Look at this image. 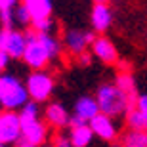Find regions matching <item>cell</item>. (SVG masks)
<instances>
[{
	"instance_id": "6da1fadb",
	"label": "cell",
	"mask_w": 147,
	"mask_h": 147,
	"mask_svg": "<svg viewBox=\"0 0 147 147\" xmlns=\"http://www.w3.org/2000/svg\"><path fill=\"white\" fill-rule=\"evenodd\" d=\"M94 98H96V101L99 105V113L109 115L113 119L124 117L128 113V109L134 107V101L115 82H103V84H99L96 94H94Z\"/></svg>"
},
{
	"instance_id": "7a4b0ae2",
	"label": "cell",
	"mask_w": 147,
	"mask_h": 147,
	"mask_svg": "<svg viewBox=\"0 0 147 147\" xmlns=\"http://www.w3.org/2000/svg\"><path fill=\"white\" fill-rule=\"evenodd\" d=\"M27 86L17 78L13 73H2L0 75V107L2 111H19L29 101Z\"/></svg>"
},
{
	"instance_id": "3957f363",
	"label": "cell",
	"mask_w": 147,
	"mask_h": 147,
	"mask_svg": "<svg viewBox=\"0 0 147 147\" xmlns=\"http://www.w3.org/2000/svg\"><path fill=\"white\" fill-rule=\"evenodd\" d=\"M25 86H27L29 98L33 99V101H36V103H48L54 90H55V78L46 69H42V71H31L29 76L25 78Z\"/></svg>"
},
{
	"instance_id": "277c9868",
	"label": "cell",
	"mask_w": 147,
	"mask_h": 147,
	"mask_svg": "<svg viewBox=\"0 0 147 147\" xmlns=\"http://www.w3.org/2000/svg\"><path fill=\"white\" fill-rule=\"evenodd\" d=\"M27 44H29L27 31L17 27L13 29L0 27V50H4L11 59H23Z\"/></svg>"
},
{
	"instance_id": "5b68a950",
	"label": "cell",
	"mask_w": 147,
	"mask_h": 147,
	"mask_svg": "<svg viewBox=\"0 0 147 147\" xmlns=\"http://www.w3.org/2000/svg\"><path fill=\"white\" fill-rule=\"evenodd\" d=\"M27 31V38H29V44H27V50L23 54V63L31 69V71H42L48 67L50 59L48 52L44 50V46L40 44L38 40V34L34 33L33 29H25Z\"/></svg>"
},
{
	"instance_id": "8992f818",
	"label": "cell",
	"mask_w": 147,
	"mask_h": 147,
	"mask_svg": "<svg viewBox=\"0 0 147 147\" xmlns=\"http://www.w3.org/2000/svg\"><path fill=\"white\" fill-rule=\"evenodd\" d=\"M98 34L86 29H65L63 33V48L69 55L78 57L84 52H90V46Z\"/></svg>"
},
{
	"instance_id": "52a82bcc",
	"label": "cell",
	"mask_w": 147,
	"mask_h": 147,
	"mask_svg": "<svg viewBox=\"0 0 147 147\" xmlns=\"http://www.w3.org/2000/svg\"><path fill=\"white\" fill-rule=\"evenodd\" d=\"M23 138L21 117L16 111H2L0 113V140L2 145H16Z\"/></svg>"
},
{
	"instance_id": "ba28073f",
	"label": "cell",
	"mask_w": 147,
	"mask_h": 147,
	"mask_svg": "<svg viewBox=\"0 0 147 147\" xmlns=\"http://www.w3.org/2000/svg\"><path fill=\"white\" fill-rule=\"evenodd\" d=\"M44 122L50 126V128H54L55 132H61L69 128V120H71V113L67 109L63 103L59 101H48V105L44 107Z\"/></svg>"
},
{
	"instance_id": "9c48e42d",
	"label": "cell",
	"mask_w": 147,
	"mask_h": 147,
	"mask_svg": "<svg viewBox=\"0 0 147 147\" xmlns=\"http://www.w3.org/2000/svg\"><path fill=\"white\" fill-rule=\"evenodd\" d=\"M90 52H92L94 57H98L103 65H117L119 63V50L113 44L111 38H107L105 34H98L96 40L90 46Z\"/></svg>"
},
{
	"instance_id": "30bf717a",
	"label": "cell",
	"mask_w": 147,
	"mask_h": 147,
	"mask_svg": "<svg viewBox=\"0 0 147 147\" xmlns=\"http://www.w3.org/2000/svg\"><path fill=\"white\" fill-rule=\"evenodd\" d=\"M90 128L94 130L96 138H99L101 142L115 143L117 138H119V126H117L115 119L109 117V115L99 113L98 117H94V119L90 120Z\"/></svg>"
},
{
	"instance_id": "8fae6325",
	"label": "cell",
	"mask_w": 147,
	"mask_h": 147,
	"mask_svg": "<svg viewBox=\"0 0 147 147\" xmlns=\"http://www.w3.org/2000/svg\"><path fill=\"white\" fill-rule=\"evenodd\" d=\"M23 124V138L21 140H27L29 143H33L36 147L46 145V140H48V128L50 126L44 122L42 119H33V120H21Z\"/></svg>"
},
{
	"instance_id": "7c38bea8",
	"label": "cell",
	"mask_w": 147,
	"mask_h": 147,
	"mask_svg": "<svg viewBox=\"0 0 147 147\" xmlns=\"http://www.w3.org/2000/svg\"><path fill=\"white\" fill-rule=\"evenodd\" d=\"M90 25L94 33L105 34L113 25V10L109 4H94L90 10Z\"/></svg>"
},
{
	"instance_id": "4fadbf2b",
	"label": "cell",
	"mask_w": 147,
	"mask_h": 147,
	"mask_svg": "<svg viewBox=\"0 0 147 147\" xmlns=\"http://www.w3.org/2000/svg\"><path fill=\"white\" fill-rule=\"evenodd\" d=\"M73 115H76L78 119H82L84 122L90 124V120L99 115V105L96 101V98L94 96H80L73 105Z\"/></svg>"
},
{
	"instance_id": "5bb4252c",
	"label": "cell",
	"mask_w": 147,
	"mask_h": 147,
	"mask_svg": "<svg viewBox=\"0 0 147 147\" xmlns=\"http://www.w3.org/2000/svg\"><path fill=\"white\" fill-rule=\"evenodd\" d=\"M38 34V40H40V44L44 46V50L48 52L50 59L54 61L57 59V57H61V54H63V42H61L57 36H54V33H36Z\"/></svg>"
},
{
	"instance_id": "9a60e30c",
	"label": "cell",
	"mask_w": 147,
	"mask_h": 147,
	"mask_svg": "<svg viewBox=\"0 0 147 147\" xmlns=\"http://www.w3.org/2000/svg\"><path fill=\"white\" fill-rule=\"evenodd\" d=\"M27 6L31 17L34 19H44V17H52V10H54V4L52 0H27L23 2Z\"/></svg>"
},
{
	"instance_id": "2e32d148",
	"label": "cell",
	"mask_w": 147,
	"mask_h": 147,
	"mask_svg": "<svg viewBox=\"0 0 147 147\" xmlns=\"http://www.w3.org/2000/svg\"><path fill=\"white\" fill-rule=\"evenodd\" d=\"M69 136H71L75 147H90L96 134L90 128V124H84V126H76V128H69Z\"/></svg>"
},
{
	"instance_id": "e0dca14e",
	"label": "cell",
	"mask_w": 147,
	"mask_h": 147,
	"mask_svg": "<svg viewBox=\"0 0 147 147\" xmlns=\"http://www.w3.org/2000/svg\"><path fill=\"white\" fill-rule=\"evenodd\" d=\"M115 84H117V86H119L120 90H122V92H124L126 96L134 101V103H136V99H138V96H140V94H138L136 80H134V76H132L130 73H128V71H126V73L124 71L119 73V75H117V78H115Z\"/></svg>"
},
{
	"instance_id": "ac0fdd59",
	"label": "cell",
	"mask_w": 147,
	"mask_h": 147,
	"mask_svg": "<svg viewBox=\"0 0 147 147\" xmlns=\"http://www.w3.org/2000/svg\"><path fill=\"white\" fill-rule=\"evenodd\" d=\"M124 124L128 126V130H147V115H143L134 105L124 115Z\"/></svg>"
},
{
	"instance_id": "d6986e66",
	"label": "cell",
	"mask_w": 147,
	"mask_h": 147,
	"mask_svg": "<svg viewBox=\"0 0 147 147\" xmlns=\"http://www.w3.org/2000/svg\"><path fill=\"white\" fill-rule=\"evenodd\" d=\"M120 143L122 147H147V130H126Z\"/></svg>"
},
{
	"instance_id": "ffe728a7",
	"label": "cell",
	"mask_w": 147,
	"mask_h": 147,
	"mask_svg": "<svg viewBox=\"0 0 147 147\" xmlns=\"http://www.w3.org/2000/svg\"><path fill=\"white\" fill-rule=\"evenodd\" d=\"M13 23H16V27H19V29H29L33 25V17H31L27 6L23 4V2L17 4V8L13 10Z\"/></svg>"
},
{
	"instance_id": "44dd1931",
	"label": "cell",
	"mask_w": 147,
	"mask_h": 147,
	"mask_svg": "<svg viewBox=\"0 0 147 147\" xmlns=\"http://www.w3.org/2000/svg\"><path fill=\"white\" fill-rule=\"evenodd\" d=\"M40 113H44V111L40 109V103L29 99L27 105L19 111V117H21V120H33V119H40Z\"/></svg>"
},
{
	"instance_id": "7402d4cb",
	"label": "cell",
	"mask_w": 147,
	"mask_h": 147,
	"mask_svg": "<svg viewBox=\"0 0 147 147\" xmlns=\"http://www.w3.org/2000/svg\"><path fill=\"white\" fill-rule=\"evenodd\" d=\"M34 33H54L55 29V21L54 17H44V19H34L31 25Z\"/></svg>"
},
{
	"instance_id": "603a6c76",
	"label": "cell",
	"mask_w": 147,
	"mask_h": 147,
	"mask_svg": "<svg viewBox=\"0 0 147 147\" xmlns=\"http://www.w3.org/2000/svg\"><path fill=\"white\" fill-rule=\"evenodd\" d=\"M52 145L54 147H75L73 145V140L69 134H65V132H55L54 138H52Z\"/></svg>"
},
{
	"instance_id": "cb8c5ba5",
	"label": "cell",
	"mask_w": 147,
	"mask_h": 147,
	"mask_svg": "<svg viewBox=\"0 0 147 147\" xmlns=\"http://www.w3.org/2000/svg\"><path fill=\"white\" fill-rule=\"evenodd\" d=\"M21 0H0V13H10L17 8Z\"/></svg>"
},
{
	"instance_id": "d4e9b609",
	"label": "cell",
	"mask_w": 147,
	"mask_h": 147,
	"mask_svg": "<svg viewBox=\"0 0 147 147\" xmlns=\"http://www.w3.org/2000/svg\"><path fill=\"white\" fill-rule=\"evenodd\" d=\"M92 57H94L92 52H84V54H80L78 57H75V61H76L80 67H88L90 63H92Z\"/></svg>"
},
{
	"instance_id": "484cf974",
	"label": "cell",
	"mask_w": 147,
	"mask_h": 147,
	"mask_svg": "<svg viewBox=\"0 0 147 147\" xmlns=\"http://www.w3.org/2000/svg\"><path fill=\"white\" fill-rule=\"evenodd\" d=\"M134 105H136V107H138L140 111H142L143 115H147V94H140Z\"/></svg>"
},
{
	"instance_id": "4316f807",
	"label": "cell",
	"mask_w": 147,
	"mask_h": 147,
	"mask_svg": "<svg viewBox=\"0 0 147 147\" xmlns=\"http://www.w3.org/2000/svg\"><path fill=\"white\" fill-rule=\"evenodd\" d=\"M11 57L8 54H6L4 50H0V73H4L6 69H8V65H10Z\"/></svg>"
},
{
	"instance_id": "83f0119b",
	"label": "cell",
	"mask_w": 147,
	"mask_h": 147,
	"mask_svg": "<svg viewBox=\"0 0 147 147\" xmlns=\"http://www.w3.org/2000/svg\"><path fill=\"white\" fill-rule=\"evenodd\" d=\"M13 147H36V145H33V143H29L27 140H19V142H17Z\"/></svg>"
},
{
	"instance_id": "f1b7e54d",
	"label": "cell",
	"mask_w": 147,
	"mask_h": 147,
	"mask_svg": "<svg viewBox=\"0 0 147 147\" xmlns=\"http://www.w3.org/2000/svg\"><path fill=\"white\" fill-rule=\"evenodd\" d=\"M94 4H109L111 0H92Z\"/></svg>"
},
{
	"instance_id": "f546056e",
	"label": "cell",
	"mask_w": 147,
	"mask_h": 147,
	"mask_svg": "<svg viewBox=\"0 0 147 147\" xmlns=\"http://www.w3.org/2000/svg\"><path fill=\"white\" fill-rule=\"evenodd\" d=\"M109 147H122V143H120V142H115V143H109Z\"/></svg>"
},
{
	"instance_id": "4dcf8cb0",
	"label": "cell",
	"mask_w": 147,
	"mask_h": 147,
	"mask_svg": "<svg viewBox=\"0 0 147 147\" xmlns=\"http://www.w3.org/2000/svg\"><path fill=\"white\" fill-rule=\"evenodd\" d=\"M42 147H54V145H52V143H50V145H48V143H46V145H42Z\"/></svg>"
},
{
	"instance_id": "1f68e13d",
	"label": "cell",
	"mask_w": 147,
	"mask_h": 147,
	"mask_svg": "<svg viewBox=\"0 0 147 147\" xmlns=\"http://www.w3.org/2000/svg\"><path fill=\"white\" fill-rule=\"evenodd\" d=\"M0 147H4V145H2V140H0Z\"/></svg>"
},
{
	"instance_id": "d6a6232c",
	"label": "cell",
	"mask_w": 147,
	"mask_h": 147,
	"mask_svg": "<svg viewBox=\"0 0 147 147\" xmlns=\"http://www.w3.org/2000/svg\"><path fill=\"white\" fill-rule=\"evenodd\" d=\"M21 2H27V0H21Z\"/></svg>"
},
{
	"instance_id": "836d02e7",
	"label": "cell",
	"mask_w": 147,
	"mask_h": 147,
	"mask_svg": "<svg viewBox=\"0 0 147 147\" xmlns=\"http://www.w3.org/2000/svg\"><path fill=\"white\" fill-rule=\"evenodd\" d=\"M0 75H2V73H0ZM0 109H2V107H0Z\"/></svg>"
}]
</instances>
